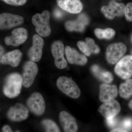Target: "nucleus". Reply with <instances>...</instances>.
Masks as SVG:
<instances>
[{
    "mask_svg": "<svg viewBox=\"0 0 132 132\" xmlns=\"http://www.w3.org/2000/svg\"><path fill=\"white\" fill-rule=\"evenodd\" d=\"M66 58L70 64L84 65L87 62V59L84 55L80 54L75 49L69 46L65 48Z\"/></svg>",
    "mask_w": 132,
    "mask_h": 132,
    "instance_id": "16",
    "label": "nucleus"
},
{
    "mask_svg": "<svg viewBox=\"0 0 132 132\" xmlns=\"http://www.w3.org/2000/svg\"><path fill=\"white\" fill-rule=\"evenodd\" d=\"M118 123V120L116 117L106 119V123L109 127L113 128Z\"/></svg>",
    "mask_w": 132,
    "mask_h": 132,
    "instance_id": "29",
    "label": "nucleus"
},
{
    "mask_svg": "<svg viewBox=\"0 0 132 132\" xmlns=\"http://www.w3.org/2000/svg\"><path fill=\"white\" fill-rule=\"evenodd\" d=\"M51 49L56 67L60 69L65 68L68 64L64 57L65 51L62 42L60 41H55L52 43Z\"/></svg>",
    "mask_w": 132,
    "mask_h": 132,
    "instance_id": "8",
    "label": "nucleus"
},
{
    "mask_svg": "<svg viewBox=\"0 0 132 132\" xmlns=\"http://www.w3.org/2000/svg\"><path fill=\"white\" fill-rule=\"evenodd\" d=\"M24 18L18 15L3 13L0 15V29L1 30L9 29L23 24Z\"/></svg>",
    "mask_w": 132,
    "mask_h": 132,
    "instance_id": "10",
    "label": "nucleus"
},
{
    "mask_svg": "<svg viewBox=\"0 0 132 132\" xmlns=\"http://www.w3.org/2000/svg\"><path fill=\"white\" fill-rule=\"evenodd\" d=\"M59 120L64 131H77L78 127L76 120L73 116L67 112L61 111L59 115Z\"/></svg>",
    "mask_w": 132,
    "mask_h": 132,
    "instance_id": "15",
    "label": "nucleus"
},
{
    "mask_svg": "<svg viewBox=\"0 0 132 132\" xmlns=\"http://www.w3.org/2000/svg\"><path fill=\"white\" fill-rule=\"evenodd\" d=\"M58 88L64 94L73 98H78L81 92L77 84L71 78L61 76L57 81Z\"/></svg>",
    "mask_w": 132,
    "mask_h": 132,
    "instance_id": "3",
    "label": "nucleus"
},
{
    "mask_svg": "<svg viewBox=\"0 0 132 132\" xmlns=\"http://www.w3.org/2000/svg\"><path fill=\"white\" fill-rule=\"evenodd\" d=\"M12 35L5 37V42L6 45L16 47L24 43L27 39L28 33L24 28L15 29L12 31Z\"/></svg>",
    "mask_w": 132,
    "mask_h": 132,
    "instance_id": "13",
    "label": "nucleus"
},
{
    "mask_svg": "<svg viewBox=\"0 0 132 132\" xmlns=\"http://www.w3.org/2000/svg\"><path fill=\"white\" fill-rule=\"evenodd\" d=\"M127 51L126 46L122 43H112L108 47L106 52L107 60L109 64L117 63Z\"/></svg>",
    "mask_w": 132,
    "mask_h": 132,
    "instance_id": "4",
    "label": "nucleus"
},
{
    "mask_svg": "<svg viewBox=\"0 0 132 132\" xmlns=\"http://www.w3.org/2000/svg\"><path fill=\"white\" fill-rule=\"evenodd\" d=\"M121 110L119 103L113 99L104 102L98 109V112L107 119L116 117Z\"/></svg>",
    "mask_w": 132,
    "mask_h": 132,
    "instance_id": "12",
    "label": "nucleus"
},
{
    "mask_svg": "<svg viewBox=\"0 0 132 132\" xmlns=\"http://www.w3.org/2000/svg\"><path fill=\"white\" fill-rule=\"evenodd\" d=\"M121 128L126 130H131L132 128V120L130 118L125 119L122 121L121 124Z\"/></svg>",
    "mask_w": 132,
    "mask_h": 132,
    "instance_id": "28",
    "label": "nucleus"
},
{
    "mask_svg": "<svg viewBox=\"0 0 132 132\" xmlns=\"http://www.w3.org/2000/svg\"><path fill=\"white\" fill-rule=\"evenodd\" d=\"M94 33L99 39H110L113 38L115 34V31L113 29L108 28L105 29L97 28L95 30Z\"/></svg>",
    "mask_w": 132,
    "mask_h": 132,
    "instance_id": "24",
    "label": "nucleus"
},
{
    "mask_svg": "<svg viewBox=\"0 0 132 132\" xmlns=\"http://www.w3.org/2000/svg\"><path fill=\"white\" fill-rule=\"evenodd\" d=\"M118 94V89L115 85L104 84L100 86L99 99L102 102H106L114 99Z\"/></svg>",
    "mask_w": 132,
    "mask_h": 132,
    "instance_id": "19",
    "label": "nucleus"
},
{
    "mask_svg": "<svg viewBox=\"0 0 132 132\" xmlns=\"http://www.w3.org/2000/svg\"><path fill=\"white\" fill-rule=\"evenodd\" d=\"M119 92L120 97L123 98L128 99L132 96V79L127 80L126 82L120 85Z\"/></svg>",
    "mask_w": 132,
    "mask_h": 132,
    "instance_id": "23",
    "label": "nucleus"
},
{
    "mask_svg": "<svg viewBox=\"0 0 132 132\" xmlns=\"http://www.w3.org/2000/svg\"><path fill=\"white\" fill-rule=\"evenodd\" d=\"M2 132H12V130L11 128L8 125H5L2 128Z\"/></svg>",
    "mask_w": 132,
    "mask_h": 132,
    "instance_id": "31",
    "label": "nucleus"
},
{
    "mask_svg": "<svg viewBox=\"0 0 132 132\" xmlns=\"http://www.w3.org/2000/svg\"><path fill=\"white\" fill-rule=\"evenodd\" d=\"M29 111L23 104L17 103L9 109L7 113L8 118L13 121H20L28 118Z\"/></svg>",
    "mask_w": 132,
    "mask_h": 132,
    "instance_id": "14",
    "label": "nucleus"
},
{
    "mask_svg": "<svg viewBox=\"0 0 132 132\" xmlns=\"http://www.w3.org/2000/svg\"><path fill=\"white\" fill-rule=\"evenodd\" d=\"M77 46L80 51L88 56H90L92 54H97L100 51V48L95 44L94 40L92 38H86L85 42H78Z\"/></svg>",
    "mask_w": 132,
    "mask_h": 132,
    "instance_id": "20",
    "label": "nucleus"
},
{
    "mask_svg": "<svg viewBox=\"0 0 132 132\" xmlns=\"http://www.w3.org/2000/svg\"><path fill=\"white\" fill-rule=\"evenodd\" d=\"M6 4L12 6H20L26 4L27 0H2Z\"/></svg>",
    "mask_w": 132,
    "mask_h": 132,
    "instance_id": "27",
    "label": "nucleus"
},
{
    "mask_svg": "<svg viewBox=\"0 0 132 132\" xmlns=\"http://www.w3.org/2000/svg\"><path fill=\"white\" fill-rule=\"evenodd\" d=\"M50 16L49 12L45 10L41 14H36L32 17V22L35 27L36 32L41 37H47L51 33Z\"/></svg>",
    "mask_w": 132,
    "mask_h": 132,
    "instance_id": "2",
    "label": "nucleus"
},
{
    "mask_svg": "<svg viewBox=\"0 0 132 132\" xmlns=\"http://www.w3.org/2000/svg\"><path fill=\"white\" fill-rule=\"evenodd\" d=\"M125 17L128 21H132V3H127L125 6Z\"/></svg>",
    "mask_w": 132,
    "mask_h": 132,
    "instance_id": "26",
    "label": "nucleus"
},
{
    "mask_svg": "<svg viewBox=\"0 0 132 132\" xmlns=\"http://www.w3.org/2000/svg\"><path fill=\"white\" fill-rule=\"evenodd\" d=\"M91 69L94 75L102 82L109 83L113 80V76L112 74L102 69L98 66L94 65L92 66Z\"/></svg>",
    "mask_w": 132,
    "mask_h": 132,
    "instance_id": "22",
    "label": "nucleus"
},
{
    "mask_svg": "<svg viewBox=\"0 0 132 132\" xmlns=\"http://www.w3.org/2000/svg\"><path fill=\"white\" fill-rule=\"evenodd\" d=\"M44 42L41 36L34 35L32 38V46L28 52V55L30 60L38 62L40 60L42 55V50Z\"/></svg>",
    "mask_w": 132,
    "mask_h": 132,
    "instance_id": "11",
    "label": "nucleus"
},
{
    "mask_svg": "<svg viewBox=\"0 0 132 132\" xmlns=\"http://www.w3.org/2000/svg\"><path fill=\"white\" fill-rule=\"evenodd\" d=\"M111 132H127V131L123 128H119L113 129L111 131Z\"/></svg>",
    "mask_w": 132,
    "mask_h": 132,
    "instance_id": "32",
    "label": "nucleus"
},
{
    "mask_svg": "<svg viewBox=\"0 0 132 132\" xmlns=\"http://www.w3.org/2000/svg\"><path fill=\"white\" fill-rule=\"evenodd\" d=\"M4 52V49H3V47L1 46V58L2 57V55H3V53Z\"/></svg>",
    "mask_w": 132,
    "mask_h": 132,
    "instance_id": "33",
    "label": "nucleus"
},
{
    "mask_svg": "<svg viewBox=\"0 0 132 132\" xmlns=\"http://www.w3.org/2000/svg\"><path fill=\"white\" fill-rule=\"evenodd\" d=\"M5 81L3 92L5 96L10 98L17 97L20 93L23 82L21 76L16 73H11Z\"/></svg>",
    "mask_w": 132,
    "mask_h": 132,
    "instance_id": "1",
    "label": "nucleus"
},
{
    "mask_svg": "<svg viewBox=\"0 0 132 132\" xmlns=\"http://www.w3.org/2000/svg\"><path fill=\"white\" fill-rule=\"evenodd\" d=\"M38 72L37 65L34 62L29 61L25 62L23 68L22 85L28 88L32 85Z\"/></svg>",
    "mask_w": 132,
    "mask_h": 132,
    "instance_id": "6",
    "label": "nucleus"
},
{
    "mask_svg": "<svg viewBox=\"0 0 132 132\" xmlns=\"http://www.w3.org/2000/svg\"><path fill=\"white\" fill-rule=\"evenodd\" d=\"M114 71L116 74L122 79H130L132 76V55L122 57L116 65Z\"/></svg>",
    "mask_w": 132,
    "mask_h": 132,
    "instance_id": "5",
    "label": "nucleus"
},
{
    "mask_svg": "<svg viewBox=\"0 0 132 132\" xmlns=\"http://www.w3.org/2000/svg\"><path fill=\"white\" fill-rule=\"evenodd\" d=\"M57 2L61 9L70 13H79L83 9L80 0H57Z\"/></svg>",
    "mask_w": 132,
    "mask_h": 132,
    "instance_id": "18",
    "label": "nucleus"
},
{
    "mask_svg": "<svg viewBox=\"0 0 132 132\" xmlns=\"http://www.w3.org/2000/svg\"><path fill=\"white\" fill-rule=\"evenodd\" d=\"M22 57V53L19 50H15L3 54L1 58V62L15 67L19 65Z\"/></svg>",
    "mask_w": 132,
    "mask_h": 132,
    "instance_id": "21",
    "label": "nucleus"
},
{
    "mask_svg": "<svg viewBox=\"0 0 132 132\" xmlns=\"http://www.w3.org/2000/svg\"><path fill=\"white\" fill-rule=\"evenodd\" d=\"M131 41H132V36H131Z\"/></svg>",
    "mask_w": 132,
    "mask_h": 132,
    "instance_id": "35",
    "label": "nucleus"
},
{
    "mask_svg": "<svg viewBox=\"0 0 132 132\" xmlns=\"http://www.w3.org/2000/svg\"><path fill=\"white\" fill-rule=\"evenodd\" d=\"M88 22L89 19L87 16L84 14H81L76 20L69 21L66 22L65 27L68 31L70 32H82Z\"/></svg>",
    "mask_w": 132,
    "mask_h": 132,
    "instance_id": "17",
    "label": "nucleus"
},
{
    "mask_svg": "<svg viewBox=\"0 0 132 132\" xmlns=\"http://www.w3.org/2000/svg\"><path fill=\"white\" fill-rule=\"evenodd\" d=\"M27 103L29 110L35 115L40 116L44 113L45 110V100L39 93H33L28 100Z\"/></svg>",
    "mask_w": 132,
    "mask_h": 132,
    "instance_id": "7",
    "label": "nucleus"
},
{
    "mask_svg": "<svg viewBox=\"0 0 132 132\" xmlns=\"http://www.w3.org/2000/svg\"><path fill=\"white\" fill-rule=\"evenodd\" d=\"M128 106H129L130 109H131L132 110V100L128 103Z\"/></svg>",
    "mask_w": 132,
    "mask_h": 132,
    "instance_id": "34",
    "label": "nucleus"
},
{
    "mask_svg": "<svg viewBox=\"0 0 132 132\" xmlns=\"http://www.w3.org/2000/svg\"><path fill=\"white\" fill-rule=\"evenodd\" d=\"M125 6L123 3H118L111 1L108 6H104L101 8V11L106 18L113 19L116 16L121 17L125 13Z\"/></svg>",
    "mask_w": 132,
    "mask_h": 132,
    "instance_id": "9",
    "label": "nucleus"
},
{
    "mask_svg": "<svg viewBox=\"0 0 132 132\" xmlns=\"http://www.w3.org/2000/svg\"><path fill=\"white\" fill-rule=\"evenodd\" d=\"M54 16L57 19H60L63 16V12L59 9H56L53 12Z\"/></svg>",
    "mask_w": 132,
    "mask_h": 132,
    "instance_id": "30",
    "label": "nucleus"
},
{
    "mask_svg": "<svg viewBox=\"0 0 132 132\" xmlns=\"http://www.w3.org/2000/svg\"><path fill=\"white\" fill-rule=\"evenodd\" d=\"M42 126L46 132H59L60 131L59 127L54 121L51 120L45 119L42 122Z\"/></svg>",
    "mask_w": 132,
    "mask_h": 132,
    "instance_id": "25",
    "label": "nucleus"
}]
</instances>
